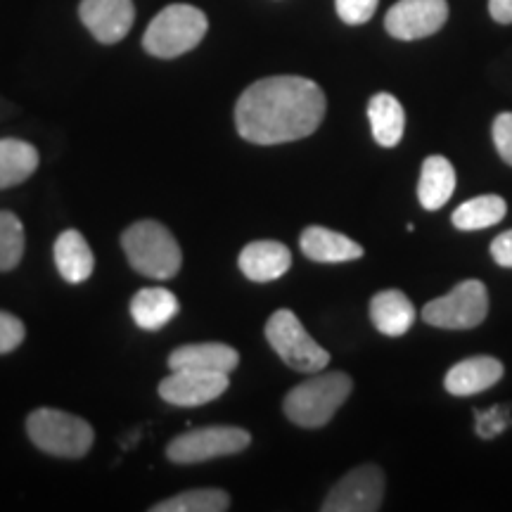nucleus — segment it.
I'll return each instance as SVG.
<instances>
[{
	"mask_svg": "<svg viewBox=\"0 0 512 512\" xmlns=\"http://www.w3.org/2000/svg\"><path fill=\"white\" fill-rule=\"evenodd\" d=\"M230 508V496L221 489H195L157 503L155 512H223Z\"/></svg>",
	"mask_w": 512,
	"mask_h": 512,
	"instance_id": "obj_24",
	"label": "nucleus"
},
{
	"mask_svg": "<svg viewBox=\"0 0 512 512\" xmlns=\"http://www.w3.org/2000/svg\"><path fill=\"white\" fill-rule=\"evenodd\" d=\"M456 192V169L441 155L425 159L418 185V200L427 211H437Z\"/></svg>",
	"mask_w": 512,
	"mask_h": 512,
	"instance_id": "obj_20",
	"label": "nucleus"
},
{
	"mask_svg": "<svg viewBox=\"0 0 512 512\" xmlns=\"http://www.w3.org/2000/svg\"><path fill=\"white\" fill-rule=\"evenodd\" d=\"M178 309H181V304H178L176 294L164 290V287H145L131 302L133 320L140 330L147 332H157L164 325H169L176 318Z\"/></svg>",
	"mask_w": 512,
	"mask_h": 512,
	"instance_id": "obj_19",
	"label": "nucleus"
},
{
	"mask_svg": "<svg viewBox=\"0 0 512 512\" xmlns=\"http://www.w3.org/2000/svg\"><path fill=\"white\" fill-rule=\"evenodd\" d=\"M508 425H510V415L505 408H494V411L477 413V432L479 437L484 439L498 437V434H501Z\"/></svg>",
	"mask_w": 512,
	"mask_h": 512,
	"instance_id": "obj_29",
	"label": "nucleus"
},
{
	"mask_svg": "<svg viewBox=\"0 0 512 512\" xmlns=\"http://www.w3.org/2000/svg\"><path fill=\"white\" fill-rule=\"evenodd\" d=\"M53 254L57 271L67 283H86L93 275L95 256L79 230H64L55 242Z\"/></svg>",
	"mask_w": 512,
	"mask_h": 512,
	"instance_id": "obj_18",
	"label": "nucleus"
},
{
	"mask_svg": "<svg viewBox=\"0 0 512 512\" xmlns=\"http://www.w3.org/2000/svg\"><path fill=\"white\" fill-rule=\"evenodd\" d=\"M503 377V363L494 356L465 358L448 370L444 377V387L453 396L482 394L484 389L494 387Z\"/></svg>",
	"mask_w": 512,
	"mask_h": 512,
	"instance_id": "obj_15",
	"label": "nucleus"
},
{
	"mask_svg": "<svg viewBox=\"0 0 512 512\" xmlns=\"http://www.w3.org/2000/svg\"><path fill=\"white\" fill-rule=\"evenodd\" d=\"M128 264L140 275L155 280H169L181 271L183 254L171 230L157 221H138L121 235Z\"/></svg>",
	"mask_w": 512,
	"mask_h": 512,
	"instance_id": "obj_3",
	"label": "nucleus"
},
{
	"mask_svg": "<svg viewBox=\"0 0 512 512\" xmlns=\"http://www.w3.org/2000/svg\"><path fill=\"white\" fill-rule=\"evenodd\" d=\"M292 266V254L283 242L259 240L249 242L240 252V271L254 283H271L283 278Z\"/></svg>",
	"mask_w": 512,
	"mask_h": 512,
	"instance_id": "obj_14",
	"label": "nucleus"
},
{
	"mask_svg": "<svg viewBox=\"0 0 512 512\" xmlns=\"http://www.w3.org/2000/svg\"><path fill=\"white\" fill-rule=\"evenodd\" d=\"M384 472L377 465H361L332 486L325 512H375L382 508Z\"/></svg>",
	"mask_w": 512,
	"mask_h": 512,
	"instance_id": "obj_9",
	"label": "nucleus"
},
{
	"mask_svg": "<svg viewBox=\"0 0 512 512\" xmlns=\"http://www.w3.org/2000/svg\"><path fill=\"white\" fill-rule=\"evenodd\" d=\"M252 444L247 430L242 427H204V430H190L171 441L166 448V458L176 465H195L204 460L223 456H235Z\"/></svg>",
	"mask_w": 512,
	"mask_h": 512,
	"instance_id": "obj_8",
	"label": "nucleus"
},
{
	"mask_svg": "<svg viewBox=\"0 0 512 512\" xmlns=\"http://www.w3.org/2000/svg\"><path fill=\"white\" fill-rule=\"evenodd\" d=\"M368 119L373 128V138L382 147H396L403 138L406 128V114L401 102L389 93H377L368 102Z\"/></svg>",
	"mask_w": 512,
	"mask_h": 512,
	"instance_id": "obj_21",
	"label": "nucleus"
},
{
	"mask_svg": "<svg viewBox=\"0 0 512 512\" xmlns=\"http://www.w3.org/2000/svg\"><path fill=\"white\" fill-rule=\"evenodd\" d=\"M79 17L91 34L105 46H114L133 27V0H81Z\"/></svg>",
	"mask_w": 512,
	"mask_h": 512,
	"instance_id": "obj_12",
	"label": "nucleus"
},
{
	"mask_svg": "<svg viewBox=\"0 0 512 512\" xmlns=\"http://www.w3.org/2000/svg\"><path fill=\"white\" fill-rule=\"evenodd\" d=\"M494 143L503 162L512 166V112H503L496 117Z\"/></svg>",
	"mask_w": 512,
	"mask_h": 512,
	"instance_id": "obj_28",
	"label": "nucleus"
},
{
	"mask_svg": "<svg viewBox=\"0 0 512 512\" xmlns=\"http://www.w3.org/2000/svg\"><path fill=\"white\" fill-rule=\"evenodd\" d=\"M240 363V354L221 342L185 344L169 356L171 370H202V373L230 375Z\"/></svg>",
	"mask_w": 512,
	"mask_h": 512,
	"instance_id": "obj_13",
	"label": "nucleus"
},
{
	"mask_svg": "<svg viewBox=\"0 0 512 512\" xmlns=\"http://www.w3.org/2000/svg\"><path fill=\"white\" fill-rule=\"evenodd\" d=\"M489 12L498 24H512V0H489Z\"/></svg>",
	"mask_w": 512,
	"mask_h": 512,
	"instance_id": "obj_31",
	"label": "nucleus"
},
{
	"mask_svg": "<svg viewBox=\"0 0 512 512\" xmlns=\"http://www.w3.org/2000/svg\"><path fill=\"white\" fill-rule=\"evenodd\" d=\"M27 432L36 448L57 458H83L95 439L93 427L86 420L57 408H38L31 413Z\"/></svg>",
	"mask_w": 512,
	"mask_h": 512,
	"instance_id": "obj_5",
	"label": "nucleus"
},
{
	"mask_svg": "<svg viewBox=\"0 0 512 512\" xmlns=\"http://www.w3.org/2000/svg\"><path fill=\"white\" fill-rule=\"evenodd\" d=\"M304 256L318 264H344V261H356L363 256V247L347 235L323 226H309L299 238Z\"/></svg>",
	"mask_w": 512,
	"mask_h": 512,
	"instance_id": "obj_16",
	"label": "nucleus"
},
{
	"mask_svg": "<svg viewBox=\"0 0 512 512\" xmlns=\"http://www.w3.org/2000/svg\"><path fill=\"white\" fill-rule=\"evenodd\" d=\"M508 204L498 195H482L475 200H467L453 211V226L458 230H484L503 221Z\"/></svg>",
	"mask_w": 512,
	"mask_h": 512,
	"instance_id": "obj_23",
	"label": "nucleus"
},
{
	"mask_svg": "<svg viewBox=\"0 0 512 512\" xmlns=\"http://www.w3.org/2000/svg\"><path fill=\"white\" fill-rule=\"evenodd\" d=\"M38 169V150L27 140H0V190L24 183Z\"/></svg>",
	"mask_w": 512,
	"mask_h": 512,
	"instance_id": "obj_22",
	"label": "nucleus"
},
{
	"mask_svg": "<svg viewBox=\"0 0 512 512\" xmlns=\"http://www.w3.org/2000/svg\"><path fill=\"white\" fill-rule=\"evenodd\" d=\"M446 19V0H399L384 17V27L399 41H418L437 34Z\"/></svg>",
	"mask_w": 512,
	"mask_h": 512,
	"instance_id": "obj_10",
	"label": "nucleus"
},
{
	"mask_svg": "<svg viewBox=\"0 0 512 512\" xmlns=\"http://www.w3.org/2000/svg\"><path fill=\"white\" fill-rule=\"evenodd\" d=\"M489 313V292L479 280H465L422 309V320L441 330H472Z\"/></svg>",
	"mask_w": 512,
	"mask_h": 512,
	"instance_id": "obj_7",
	"label": "nucleus"
},
{
	"mask_svg": "<svg viewBox=\"0 0 512 512\" xmlns=\"http://www.w3.org/2000/svg\"><path fill=\"white\" fill-rule=\"evenodd\" d=\"M354 382L344 373H320L311 380L292 389L285 396L283 408L285 415L294 425L306 427V430H318L335 418L342 403L349 399Z\"/></svg>",
	"mask_w": 512,
	"mask_h": 512,
	"instance_id": "obj_2",
	"label": "nucleus"
},
{
	"mask_svg": "<svg viewBox=\"0 0 512 512\" xmlns=\"http://www.w3.org/2000/svg\"><path fill=\"white\" fill-rule=\"evenodd\" d=\"M377 5H380V0H335L339 19L344 24H349V27L366 24L375 15Z\"/></svg>",
	"mask_w": 512,
	"mask_h": 512,
	"instance_id": "obj_26",
	"label": "nucleus"
},
{
	"mask_svg": "<svg viewBox=\"0 0 512 512\" xmlns=\"http://www.w3.org/2000/svg\"><path fill=\"white\" fill-rule=\"evenodd\" d=\"M24 254V226L12 211H0V273L12 271Z\"/></svg>",
	"mask_w": 512,
	"mask_h": 512,
	"instance_id": "obj_25",
	"label": "nucleus"
},
{
	"mask_svg": "<svg viewBox=\"0 0 512 512\" xmlns=\"http://www.w3.org/2000/svg\"><path fill=\"white\" fill-rule=\"evenodd\" d=\"M24 335H27V328L22 320L8 311H0V354L15 351L24 342Z\"/></svg>",
	"mask_w": 512,
	"mask_h": 512,
	"instance_id": "obj_27",
	"label": "nucleus"
},
{
	"mask_svg": "<svg viewBox=\"0 0 512 512\" xmlns=\"http://www.w3.org/2000/svg\"><path fill=\"white\" fill-rule=\"evenodd\" d=\"M325 117V93L304 76L254 81L235 105V126L247 143L280 145L309 138Z\"/></svg>",
	"mask_w": 512,
	"mask_h": 512,
	"instance_id": "obj_1",
	"label": "nucleus"
},
{
	"mask_svg": "<svg viewBox=\"0 0 512 512\" xmlns=\"http://www.w3.org/2000/svg\"><path fill=\"white\" fill-rule=\"evenodd\" d=\"M207 29L209 19L195 5H169L145 29L143 48L159 60H174L200 46Z\"/></svg>",
	"mask_w": 512,
	"mask_h": 512,
	"instance_id": "obj_4",
	"label": "nucleus"
},
{
	"mask_svg": "<svg viewBox=\"0 0 512 512\" xmlns=\"http://www.w3.org/2000/svg\"><path fill=\"white\" fill-rule=\"evenodd\" d=\"M491 256H494L498 266L512 268V230L501 233L494 242H491Z\"/></svg>",
	"mask_w": 512,
	"mask_h": 512,
	"instance_id": "obj_30",
	"label": "nucleus"
},
{
	"mask_svg": "<svg viewBox=\"0 0 512 512\" xmlns=\"http://www.w3.org/2000/svg\"><path fill=\"white\" fill-rule=\"evenodd\" d=\"M230 387L228 375L202 373V370H174L169 377L159 382V396L166 403L178 408L202 406L219 399Z\"/></svg>",
	"mask_w": 512,
	"mask_h": 512,
	"instance_id": "obj_11",
	"label": "nucleus"
},
{
	"mask_svg": "<svg viewBox=\"0 0 512 512\" xmlns=\"http://www.w3.org/2000/svg\"><path fill=\"white\" fill-rule=\"evenodd\" d=\"M370 320L382 335L401 337L413 328L415 306L401 290H382L370 302Z\"/></svg>",
	"mask_w": 512,
	"mask_h": 512,
	"instance_id": "obj_17",
	"label": "nucleus"
},
{
	"mask_svg": "<svg viewBox=\"0 0 512 512\" xmlns=\"http://www.w3.org/2000/svg\"><path fill=\"white\" fill-rule=\"evenodd\" d=\"M266 339L275 354L297 373H320L328 368L330 354L313 339L290 309L275 311L266 323Z\"/></svg>",
	"mask_w": 512,
	"mask_h": 512,
	"instance_id": "obj_6",
	"label": "nucleus"
}]
</instances>
